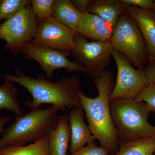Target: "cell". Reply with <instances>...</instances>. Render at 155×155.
Wrapping results in <instances>:
<instances>
[{"mask_svg":"<svg viewBox=\"0 0 155 155\" xmlns=\"http://www.w3.org/2000/svg\"><path fill=\"white\" fill-rule=\"evenodd\" d=\"M154 2V5H153V11L154 13L155 14V1H153Z\"/></svg>","mask_w":155,"mask_h":155,"instance_id":"28","label":"cell"},{"mask_svg":"<svg viewBox=\"0 0 155 155\" xmlns=\"http://www.w3.org/2000/svg\"><path fill=\"white\" fill-rule=\"evenodd\" d=\"M82 14L70 0H54L51 17L76 32Z\"/></svg>","mask_w":155,"mask_h":155,"instance_id":"16","label":"cell"},{"mask_svg":"<svg viewBox=\"0 0 155 155\" xmlns=\"http://www.w3.org/2000/svg\"><path fill=\"white\" fill-rule=\"evenodd\" d=\"M112 31L102 18L87 12L82 14L76 32L92 41H110Z\"/></svg>","mask_w":155,"mask_h":155,"instance_id":"13","label":"cell"},{"mask_svg":"<svg viewBox=\"0 0 155 155\" xmlns=\"http://www.w3.org/2000/svg\"><path fill=\"white\" fill-rule=\"evenodd\" d=\"M54 0L31 1L32 11L38 23L43 19L51 17L53 3Z\"/></svg>","mask_w":155,"mask_h":155,"instance_id":"21","label":"cell"},{"mask_svg":"<svg viewBox=\"0 0 155 155\" xmlns=\"http://www.w3.org/2000/svg\"><path fill=\"white\" fill-rule=\"evenodd\" d=\"M125 6H134L145 10L153 11L154 2L152 0H121Z\"/></svg>","mask_w":155,"mask_h":155,"instance_id":"24","label":"cell"},{"mask_svg":"<svg viewBox=\"0 0 155 155\" xmlns=\"http://www.w3.org/2000/svg\"><path fill=\"white\" fill-rule=\"evenodd\" d=\"M113 58L117 66V75L110 101L134 99L150 84L144 70L134 68L129 60L116 50H114Z\"/></svg>","mask_w":155,"mask_h":155,"instance_id":"8","label":"cell"},{"mask_svg":"<svg viewBox=\"0 0 155 155\" xmlns=\"http://www.w3.org/2000/svg\"><path fill=\"white\" fill-rule=\"evenodd\" d=\"M30 3L29 0H0V25L2 20L11 19Z\"/></svg>","mask_w":155,"mask_h":155,"instance_id":"20","label":"cell"},{"mask_svg":"<svg viewBox=\"0 0 155 155\" xmlns=\"http://www.w3.org/2000/svg\"><path fill=\"white\" fill-rule=\"evenodd\" d=\"M125 11L135 19L144 39L148 61L155 59V14L153 11L127 6Z\"/></svg>","mask_w":155,"mask_h":155,"instance_id":"12","label":"cell"},{"mask_svg":"<svg viewBox=\"0 0 155 155\" xmlns=\"http://www.w3.org/2000/svg\"><path fill=\"white\" fill-rule=\"evenodd\" d=\"M125 7L121 0H91L87 12L101 17L113 30Z\"/></svg>","mask_w":155,"mask_h":155,"instance_id":"15","label":"cell"},{"mask_svg":"<svg viewBox=\"0 0 155 155\" xmlns=\"http://www.w3.org/2000/svg\"><path fill=\"white\" fill-rule=\"evenodd\" d=\"M20 53L23 54L25 59L37 62L48 80L51 79L54 71L57 69H65L69 72L85 73L83 67L68 59L71 54L69 52L39 46L31 41L23 46Z\"/></svg>","mask_w":155,"mask_h":155,"instance_id":"9","label":"cell"},{"mask_svg":"<svg viewBox=\"0 0 155 155\" xmlns=\"http://www.w3.org/2000/svg\"><path fill=\"white\" fill-rule=\"evenodd\" d=\"M110 42L132 65L144 70L148 62L146 45L137 22L125 10L113 29Z\"/></svg>","mask_w":155,"mask_h":155,"instance_id":"5","label":"cell"},{"mask_svg":"<svg viewBox=\"0 0 155 155\" xmlns=\"http://www.w3.org/2000/svg\"><path fill=\"white\" fill-rule=\"evenodd\" d=\"M153 155H155V152L154 153V154H153Z\"/></svg>","mask_w":155,"mask_h":155,"instance_id":"29","label":"cell"},{"mask_svg":"<svg viewBox=\"0 0 155 155\" xmlns=\"http://www.w3.org/2000/svg\"><path fill=\"white\" fill-rule=\"evenodd\" d=\"M10 120H11V118L8 116H0V134L3 133L4 126Z\"/></svg>","mask_w":155,"mask_h":155,"instance_id":"27","label":"cell"},{"mask_svg":"<svg viewBox=\"0 0 155 155\" xmlns=\"http://www.w3.org/2000/svg\"><path fill=\"white\" fill-rule=\"evenodd\" d=\"M0 155H50L48 134L28 145L13 146L0 149Z\"/></svg>","mask_w":155,"mask_h":155,"instance_id":"18","label":"cell"},{"mask_svg":"<svg viewBox=\"0 0 155 155\" xmlns=\"http://www.w3.org/2000/svg\"><path fill=\"white\" fill-rule=\"evenodd\" d=\"M76 33L51 17L39 22L36 35L31 41L39 46L71 52Z\"/></svg>","mask_w":155,"mask_h":155,"instance_id":"10","label":"cell"},{"mask_svg":"<svg viewBox=\"0 0 155 155\" xmlns=\"http://www.w3.org/2000/svg\"><path fill=\"white\" fill-rule=\"evenodd\" d=\"M18 91L14 82L5 79L2 85H0V110H7L14 112L17 116L23 115L17 99Z\"/></svg>","mask_w":155,"mask_h":155,"instance_id":"19","label":"cell"},{"mask_svg":"<svg viewBox=\"0 0 155 155\" xmlns=\"http://www.w3.org/2000/svg\"><path fill=\"white\" fill-rule=\"evenodd\" d=\"M98 92L97 96L91 98L81 91V105L86 114L92 134L99 140L101 146L114 155L119 148L120 139L114 125L110 112V97L115 86L114 76L109 70L94 78Z\"/></svg>","mask_w":155,"mask_h":155,"instance_id":"2","label":"cell"},{"mask_svg":"<svg viewBox=\"0 0 155 155\" xmlns=\"http://www.w3.org/2000/svg\"><path fill=\"white\" fill-rule=\"evenodd\" d=\"M134 99L145 103L151 112L155 113V84L150 83Z\"/></svg>","mask_w":155,"mask_h":155,"instance_id":"22","label":"cell"},{"mask_svg":"<svg viewBox=\"0 0 155 155\" xmlns=\"http://www.w3.org/2000/svg\"><path fill=\"white\" fill-rule=\"evenodd\" d=\"M59 109L51 106L45 109H32L25 115L17 116L15 122L4 130L0 139V149L23 146L48 135L58 124Z\"/></svg>","mask_w":155,"mask_h":155,"instance_id":"3","label":"cell"},{"mask_svg":"<svg viewBox=\"0 0 155 155\" xmlns=\"http://www.w3.org/2000/svg\"><path fill=\"white\" fill-rule=\"evenodd\" d=\"M114 49L110 41H88L77 33L74 47L71 51L76 63L93 78L99 76L108 67L113 57Z\"/></svg>","mask_w":155,"mask_h":155,"instance_id":"6","label":"cell"},{"mask_svg":"<svg viewBox=\"0 0 155 155\" xmlns=\"http://www.w3.org/2000/svg\"><path fill=\"white\" fill-rule=\"evenodd\" d=\"M107 150L104 147L98 146L95 143H90L84 147L75 152L67 155H108Z\"/></svg>","mask_w":155,"mask_h":155,"instance_id":"23","label":"cell"},{"mask_svg":"<svg viewBox=\"0 0 155 155\" xmlns=\"http://www.w3.org/2000/svg\"><path fill=\"white\" fill-rule=\"evenodd\" d=\"M71 130L70 152L71 153L83 147L85 144L95 142L96 138L92 135L84 120V110L82 106L72 109L68 115Z\"/></svg>","mask_w":155,"mask_h":155,"instance_id":"11","label":"cell"},{"mask_svg":"<svg viewBox=\"0 0 155 155\" xmlns=\"http://www.w3.org/2000/svg\"><path fill=\"white\" fill-rule=\"evenodd\" d=\"M2 76L28 90L33 100L31 102L27 101L25 105L31 110L39 109L44 104H51L62 110L81 106L79 97L80 79L74 75L53 82L41 74L35 78L30 77L17 68L14 75L5 74Z\"/></svg>","mask_w":155,"mask_h":155,"instance_id":"1","label":"cell"},{"mask_svg":"<svg viewBox=\"0 0 155 155\" xmlns=\"http://www.w3.org/2000/svg\"><path fill=\"white\" fill-rule=\"evenodd\" d=\"M143 70L150 83L155 84V59L149 61Z\"/></svg>","mask_w":155,"mask_h":155,"instance_id":"25","label":"cell"},{"mask_svg":"<svg viewBox=\"0 0 155 155\" xmlns=\"http://www.w3.org/2000/svg\"><path fill=\"white\" fill-rule=\"evenodd\" d=\"M38 22L31 3L11 19L0 25V41L4 40L5 48L14 55L20 53L22 47L33 40Z\"/></svg>","mask_w":155,"mask_h":155,"instance_id":"7","label":"cell"},{"mask_svg":"<svg viewBox=\"0 0 155 155\" xmlns=\"http://www.w3.org/2000/svg\"><path fill=\"white\" fill-rule=\"evenodd\" d=\"M71 2L75 8L83 14L87 12V7L91 0H72Z\"/></svg>","mask_w":155,"mask_h":155,"instance_id":"26","label":"cell"},{"mask_svg":"<svg viewBox=\"0 0 155 155\" xmlns=\"http://www.w3.org/2000/svg\"><path fill=\"white\" fill-rule=\"evenodd\" d=\"M110 107L120 141L155 137V126L148 121L151 112L145 103L134 99L119 98L110 102Z\"/></svg>","mask_w":155,"mask_h":155,"instance_id":"4","label":"cell"},{"mask_svg":"<svg viewBox=\"0 0 155 155\" xmlns=\"http://www.w3.org/2000/svg\"><path fill=\"white\" fill-rule=\"evenodd\" d=\"M70 140L69 116L64 114L58 117L57 126L48 134L50 155H67Z\"/></svg>","mask_w":155,"mask_h":155,"instance_id":"14","label":"cell"},{"mask_svg":"<svg viewBox=\"0 0 155 155\" xmlns=\"http://www.w3.org/2000/svg\"><path fill=\"white\" fill-rule=\"evenodd\" d=\"M155 152V137L119 142V148L113 155H153Z\"/></svg>","mask_w":155,"mask_h":155,"instance_id":"17","label":"cell"}]
</instances>
